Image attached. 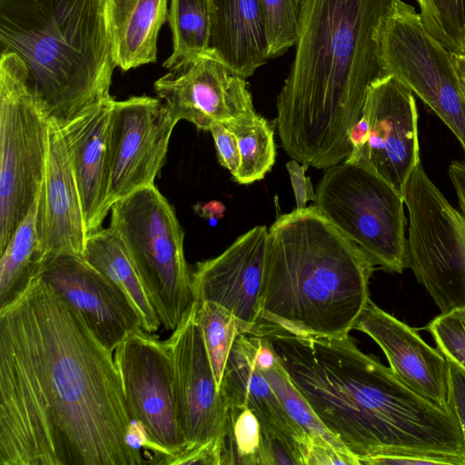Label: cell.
Instances as JSON below:
<instances>
[{"instance_id":"10","label":"cell","mask_w":465,"mask_h":465,"mask_svg":"<svg viewBox=\"0 0 465 465\" xmlns=\"http://www.w3.org/2000/svg\"><path fill=\"white\" fill-rule=\"evenodd\" d=\"M409 213L407 267L440 312L465 305V253L454 209L426 174L414 168L404 193Z\"/></svg>"},{"instance_id":"36","label":"cell","mask_w":465,"mask_h":465,"mask_svg":"<svg viewBox=\"0 0 465 465\" xmlns=\"http://www.w3.org/2000/svg\"><path fill=\"white\" fill-rule=\"evenodd\" d=\"M209 131L213 135L220 163L233 176L240 165V153L235 135L221 123L213 124Z\"/></svg>"},{"instance_id":"28","label":"cell","mask_w":465,"mask_h":465,"mask_svg":"<svg viewBox=\"0 0 465 465\" xmlns=\"http://www.w3.org/2000/svg\"><path fill=\"white\" fill-rule=\"evenodd\" d=\"M196 302L197 322L217 387L220 389L234 341L240 334L246 332L240 321L223 306L211 301Z\"/></svg>"},{"instance_id":"43","label":"cell","mask_w":465,"mask_h":465,"mask_svg":"<svg viewBox=\"0 0 465 465\" xmlns=\"http://www.w3.org/2000/svg\"><path fill=\"white\" fill-rule=\"evenodd\" d=\"M452 56L461 78L465 80V54L452 53Z\"/></svg>"},{"instance_id":"12","label":"cell","mask_w":465,"mask_h":465,"mask_svg":"<svg viewBox=\"0 0 465 465\" xmlns=\"http://www.w3.org/2000/svg\"><path fill=\"white\" fill-rule=\"evenodd\" d=\"M362 115L369 124L367 141L344 162L369 169L404 197L410 176L420 162L412 92L384 74L368 87Z\"/></svg>"},{"instance_id":"16","label":"cell","mask_w":465,"mask_h":465,"mask_svg":"<svg viewBox=\"0 0 465 465\" xmlns=\"http://www.w3.org/2000/svg\"><path fill=\"white\" fill-rule=\"evenodd\" d=\"M267 238V227L255 226L219 256L198 262L192 272L195 301L223 306L250 335L259 330Z\"/></svg>"},{"instance_id":"33","label":"cell","mask_w":465,"mask_h":465,"mask_svg":"<svg viewBox=\"0 0 465 465\" xmlns=\"http://www.w3.org/2000/svg\"><path fill=\"white\" fill-rule=\"evenodd\" d=\"M424 329L444 357L465 370V305L440 312Z\"/></svg>"},{"instance_id":"1","label":"cell","mask_w":465,"mask_h":465,"mask_svg":"<svg viewBox=\"0 0 465 465\" xmlns=\"http://www.w3.org/2000/svg\"><path fill=\"white\" fill-rule=\"evenodd\" d=\"M113 351L35 278L0 309V465H141Z\"/></svg>"},{"instance_id":"34","label":"cell","mask_w":465,"mask_h":465,"mask_svg":"<svg viewBox=\"0 0 465 465\" xmlns=\"http://www.w3.org/2000/svg\"><path fill=\"white\" fill-rule=\"evenodd\" d=\"M331 464L360 465V461L357 457L338 450L325 440L308 437L302 452V465Z\"/></svg>"},{"instance_id":"18","label":"cell","mask_w":465,"mask_h":465,"mask_svg":"<svg viewBox=\"0 0 465 465\" xmlns=\"http://www.w3.org/2000/svg\"><path fill=\"white\" fill-rule=\"evenodd\" d=\"M353 329L364 332L380 346L391 370L402 383L427 401L450 410L448 360L424 341L416 329L383 311L371 299Z\"/></svg>"},{"instance_id":"20","label":"cell","mask_w":465,"mask_h":465,"mask_svg":"<svg viewBox=\"0 0 465 465\" xmlns=\"http://www.w3.org/2000/svg\"><path fill=\"white\" fill-rule=\"evenodd\" d=\"M114 99L94 104L58 125L80 194L87 234L99 229L111 210L110 122Z\"/></svg>"},{"instance_id":"2","label":"cell","mask_w":465,"mask_h":465,"mask_svg":"<svg viewBox=\"0 0 465 465\" xmlns=\"http://www.w3.org/2000/svg\"><path fill=\"white\" fill-rule=\"evenodd\" d=\"M291 380L346 450L358 458L425 455L465 465V441L451 410L420 396L349 334L313 338L259 323Z\"/></svg>"},{"instance_id":"9","label":"cell","mask_w":465,"mask_h":465,"mask_svg":"<svg viewBox=\"0 0 465 465\" xmlns=\"http://www.w3.org/2000/svg\"><path fill=\"white\" fill-rule=\"evenodd\" d=\"M383 74L416 94L445 123L465 152V89L450 52L415 8L396 0L376 34Z\"/></svg>"},{"instance_id":"15","label":"cell","mask_w":465,"mask_h":465,"mask_svg":"<svg viewBox=\"0 0 465 465\" xmlns=\"http://www.w3.org/2000/svg\"><path fill=\"white\" fill-rule=\"evenodd\" d=\"M196 311L194 302L167 340L173 360L178 420L187 443L184 451L220 438L226 415Z\"/></svg>"},{"instance_id":"17","label":"cell","mask_w":465,"mask_h":465,"mask_svg":"<svg viewBox=\"0 0 465 465\" xmlns=\"http://www.w3.org/2000/svg\"><path fill=\"white\" fill-rule=\"evenodd\" d=\"M38 278L80 313L94 335L110 351L129 332L142 328L125 294L81 255L60 254L49 259Z\"/></svg>"},{"instance_id":"5","label":"cell","mask_w":465,"mask_h":465,"mask_svg":"<svg viewBox=\"0 0 465 465\" xmlns=\"http://www.w3.org/2000/svg\"><path fill=\"white\" fill-rule=\"evenodd\" d=\"M0 44L24 62L30 93L58 125L111 97L103 0H0Z\"/></svg>"},{"instance_id":"38","label":"cell","mask_w":465,"mask_h":465,"mask_svg":"<svg viewBox=\"0 0 465 465\" xmlns=\"http://www.w3.org/2000/svg\"><path fill=\"white\" fill-rule=\"evenodd\" d=\"M166 464L221 465V438L171 458Z\"/></svg>"},{"instance_id":"24","label":"cell","mask_w":465,"mask_h":465,"mask_svg":"<svg viewBox=\"0 0 465 465\" xmlns=\"http://www.w3.org/2000/svg\"><path fill=\"white\" fill-rule=\"evenodd\" d=\"M83 257L125 294L136 311L144 331L153 333L159 329L161 321L124 241L114 229H99L89 234Z\"/></svg>"},{"instance_id":"41","label":"cell","mask_w":465,"mask_h":465,"mask_svg":"<svg viewBox=\"0 0 465 465\" xmlns=\"http://www.w3.org/2000/svg\"><path fill=\"white\" fill-rule=\"evenodd\" d=\"M368 133V121L364 115H361V119L349 131V140L352 146L351 153L358 152L365 144Z\"/></svg>"},{"instance_id":"7","label":"cell","mask_w":465,"mask_h":465,"mask_svg":"<svg viewBox=\"0 0 465 465\" xmlns=\"http://www.w3.org/2000/svg\"><path fill=\"white\" fill-rule=\"evenodd\" d=\"M24 62L0 60V253L36 202L48 148L49 120L27 84Z\"/></svg>"},{"instance_id":"23","label":"cell","mask_w":465,"mask_h":465,"mask_svg":"<svg viewBox=\"0 0 465 465\" xmlns=\"http://www.w3.org/2000/svg\"><path fill=\"white\" fill-rule=\"evenodd\" d=\"M114 60L127 71L154 63L157 40L168 20V0H103Z\"/></svg>"},{"instance_id":"25","label":"cell","mask_w":465,"mask_h":465,"mask_svg":"<svg viewBox=\"0 0 465 465\" xmlns=\"http://www.w3.org/2000/svg\"><path fill=\"white\" fill-rule=\"evenodd\" d=\"M35 212L36 202L1 252L0 309L18 299L45 263L36 231Z\"/></svg>"},{"instance_id":"31","label":"cell","mask_w":465,"mask_h":465,"mask_svg":"<svg viewBox=\"0 0 465 465\" xmlns=\"http://www.w3.org/2000/svg\"><path fill=\"white\" fill-rule=\"evenodd\" d=\"M426 29L450 52L465 54V0H416Z\"/></svg>"},{"instance_id":"3","label":"cell","mask_w":465,"mask_h":465,"mask_svg":"<svg viewBox=\"0 0 465 465\" xmlns=\"http://www.w3.org/2000/svg\"><path fill=\"white\" fill-rule=\"evenodd\" d=\"M396 0H302L296 52L277 98L285 152L327 169L344 162L349 131L370 84L383 74L376 34Z\"/></svg>"},{"instance_id":"14","label":"cell","mask_w":465,"mask_h":465,"mask_svg":"<svg viewBox=\"0 0 465 465\" xmlns=\"http://www.w3.org/2000/svg\"><path fill=\"white\" fill-rule=\"evenodd\" d=\"M153 88L176 124L186 120L201 130L255 113L245 78L209 49L157 79Z\"/></svg>"},{"instance_id":"40","label":"cell","mask_w":465,"mask_h":465,"mask_svg":"<svg viewBox=\"0 0 465 465\" xmlns=\"http://www.w3.org/2000/svg\"><path fill=\"white\" fill-rule=\"evenodd\" d=\"M459 465L452 459L425 455H381L365 459L361 465Z\"/></svg>"},{"instance_id":"37","label":"cell","mask_w":465,"mask_h":465,"mask_svg":"<svg viewBox=\"0 0 465 465\" xmlns=\"http://www.w3.org/2000/svg\"><path fill=\"white\" fill-rule=\"evenodd\" d=\"M448 405L457 418L465 441V370L451 361L448 360Z\"/></svg>"},{"instance_id":"27","label":"cell","mask_w":465,"mask_h":465,"mask_svg":"<svg viewBox=\"0 0 465 465\" xmlns=\"http://www.w3.org/2000/svg\"><path fill=\"white\" fill-rule=\"evenodd\" d=\"M237 139L240 165L233 175L241 184L264 178L275 162L274 131L268 121L256 113L224 124Z\"/></svg>"},{"instance_id":"22","label":"cell","mask_w":465,"mask_h":465,"mask_svg":"<svg viewBox=\"0 0 465 465\" xmlns=\"http://www.w3.org/2000/svg\"><path fill=\"white\" fill-rule=\"evenodd\" d=\"M209 50L247 78L269 58L259 0H212Z\"/></svg>"},{"instance_id":"35","label":"cell","mask_w":465,"mask_h":465,"mask_svg":"<svg viewBox=\"0 0 465 465\" xmlns=\"http://www.w3.org/2000/svg\"><path fill=\"white\" fill-rule=\"evenodd\" d=\"M261 465H298L293 449L272 431L262 428Z\"/></svg>"},{"instance_id":"21","label":"cell","mask_w":465,"mask_h":465,"mask_svg":"<svg viewBox=\"0 0 465 465\" xmlns=\"http://www.w3.org/2000/svg\"><path fill=\"white\" fill-rule=\"evenodd\" d=\"M219 391L225 406H246L267 429L295 451L298 465L308 436L288 414L274 391L257 367L254 336L240 334L234 341L223 374Z\"/></svg>"},{"instance_id":"6","label":"cell","mask_w":465,"mask_h":465,"mask_svg":"<svg viewBox=\"0 0 465 465\" xmlns=\"http://www.w3.org/2000/svg\"><path fill=\"white\" fill-rule=\"evenodd\" d=\"M110 211V227L124 241L161 323L173 331L195 302L173 208L153 184L114 202Z\"/></svg>"},{"instance_id":"30","label":"cell","mask_w":465,"mask_h":465,"mask_svg":"<svg viewBox=\"0 0 465 465\" xmlns=\"http://www.w3.org/2000/svg\"><path fill=\"white\" fill-rule=\"evenodd\" d=\"M260 371L288 414L301 426L310 439L325 440L338 450L352 455L323 425L310 403L293 384L279 359L272 367L260 369Z\"/></svg>"},{"instance_id":"13","label":"cell","mask_w":465,"mask_h":465,"mask_svg":"<svg viewBox=\"0 0 465 465\" xmlns=\"http://www.w3.org/2000/svg\"><path fill=\"white\" fill-rule=\"evenodd\" d=\"M176 123L158 97L114 100L110 122L109 204L154 184Z\"/></svg>"},{"instance_id":"8","label":"cell","mask_w":465,"mask_h":465,"mask_svg":"<svg viewBox=\"0 0 465 465\" xmlns=\"http://www.w3.org/2000/svg\"><path fill=\"white\" fill-rule=\"evenodd\" d=\"M314 205L384 270L407 268L404 199L369 169L342 162L325 169Z\"/></svg>"},{"instance_id":"39","label":"cell","mask_w":465,"mask_h":465,"mask_svg":"<svg viewBox=\"0 0 465 465\" xmlns=\"http://www.w3.org/2000/svg\"><path fill=\"white\" fill-rule=\"evenodd\" d=\"M308 166L305 163L299 164V162L294 159L286 163L294 193L296 209L305 208L308 201H314L316 198L312 182L305 176Z\"/></svg>"},{"instance_id":"42","label":"cell","mask_w":465,"mask_h":465,"mask_svg":"<svg viewBox=\"0 0 465 465\" xmlns=\"http://www.w3.org/2000/svg\"><path fill=\"white\" fill-rule=\"evenodd\" d=\"M202 215L216 223L217 220L223 217L224 206L220 202L213 201L202 207Z\"/></svg>"},{"instance_id":"26","label":"cell","mask_w":465,"mask_h":465,"mask_svg":"<svg viewBox=\"0 0 465 465\" xmlns=\"http://www.w3.org/2000/svg\"><path fill=\"white\" fill-rule=\"evenodd\" d=\"M212 0H171L168 22L173 53L163 63L174 70L209 49Z\"/></svg>"},{"instance_id":"19","label":"cell","mask_w":465,"mask_h":465,"mask_svg":"<svg viewBox=\"0 0 465 465\" xmlns=\"http://www.w3.org/2000/svg\"><path fill=\"white\" fill-rule=\"evenodd\" d=\"M35 224L45 262L60 254L83 256L88 234L80 194L61 130L51 120Z\"/></svg>"},{"instance_id":"44","label":"cell","mask_w":465,"mask_h":465,"mask_svg":"<svg viewBox=\"0 0 465 465\" xmlns=\"http://www.w3.org/2000/svg\"><path fill=\"white\" fill-rule=\"evenodd\" d=\"M459 229L461 236L463 250L465 253V217L460 213L459 215Z\"/></svg>"},{"instance_id":"11","label":"cell","mask_w":465,"mask_h":465,"mask_svg":"<svg viewBox=\"0 0 465 465\" xmlns=\"http://www.w3.org/2000/svg\"><path fill=\"white\" fill-rule=\"evenodd\" d=\"M114 358L131 417L143 435L144 446L154 453L151 463L166 464L187 449L178 420L167 340L139 328L125 336Z\"/></svg>"},{"instance_id":"45","label":"cell","mask_w":465,"mask_h":465,"mask_svg":"<svg viewBox=\"0 0 465 465\" xmlns=\"http://www.w3.org/2000/svg\"><path fill=\"white\" fill-rule=\"evenodd\" d=\"M463 84H464V89H465V80L463 79Z\"/></svg>"},{"instance_id":"4","label":"cell","mask_w":465,"mask_h":465,"mask_svg":"<svg viewBox=\"0 0 465 465\" xmlns=\"http://www.w3.org/2000/svg\"><path fill=\"white\" fill-rule=\"evenodd\" d=\"M375 264L314 204L268 229L260 322L292 334H349L370 298Z\"/></svg>"},{"instance_id":"32","label":"cell","mask_w":465,"mask_h":465,"mask_svg":"<svg viewBox=\"0 0 465 465\" xmlns=\"http://www.w3.org/2000/svg\"><path fill=\"white\" fill-rule=\"evenodd\" d=\"M269 58H275L296 45L302 0H259Z\"/></svg>"},{"instance_id":"29","label":"cell","mask_w":465,"mask_h":465,"mask_svg":"<svg viewBox=\"0 0 465 465\" xmlns=\"http://www.w3.org/2000/svg\"><path fill=\"white\" fill-rule=\"evenodd\" d=\"M220 438L221 464L261 465V423L251 409L226 406Z\"/></svg>"}]
</instances>
